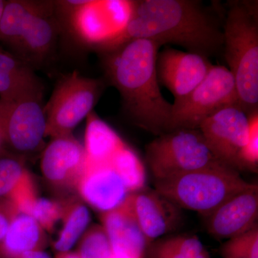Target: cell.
Here are the masks:
<instances>
[{"instance_id":"obj_1","label":"cell","mask_w":258,"mask_h":258,"mask_svg":"<svg viewBox=\"0 0 258 258\" xmlns=\"http://www.w3.org/2000/svg\"><path fill=\"white\" fill-rule=\"evenodd\" d=\"M225 10L209 8L200 0H142L131 3L125 28L98 47L100 52L134 39L159 46L172 44L210 57L223 52Z\"/></svg>"},{"instance_id":"obj_2","label":"cell","mask_w":258,"mask_h":258,"mask_svg":"<svg viewBox=\"0 0 258 258\" xmlns=\"http://www.w3.org/2000/svg\"><path fill=\"white\" fill-rule=\"evenodd\" d=\"M160 48L152 40L134 39L101 52L106 79L120 93L126 114L157 137L170 132L173 110L158 81L156 61Z\"/></svg>"},{"instance_id":"obj_3","label":"cell","mask_w":258,"mask_h":258,"mask_svg":"<svg viewBox=\"0 0 258 258\" xmlns=\"http://www.w3.org/2000/svg\"><path fill=\"white\" fill-rule=\"evenodd\" d=\"M223 23V54L235 79L241 108L248 116L258 112L257 2L231 1Z\"/></svg>"},{"instance_id":"obj_4","label":"cell","mask_w":258,"mask_h":258,"mask_svg":"<svg viewBox=\"0 0 258 258\" xmlns=\"http://www.w3.org/2000/svg\"><path fill=\"white\" fill-rule=\"evenodd\" d=\"M250 184L241 177L238 171L228 166L154 181V189L171 203L204 217Z\"/></svg>"},{"instance_id":"obj_5","label":"cell","mask_w":258,"mask_h":258,"mask_svg":"<svg viewBox=\"0 0 258 258\" xmlns=\"http://www.w3.org/2000/svg\"><path fill=\"white\" fill-rule=\"evenodd\" d=\"M145 158L154 181L227 166L212 153L199 129H174L158 136L146 147Z\"/></svg>"},{"instance_id":"obj_6","label":"cell","mask_w":258,"mask_h":258,"mask_svg":"<svg viewBox=\"0 0 258 258\" xmlns=\"http://www.w3.org/2000/svg\"><path fill=\"white\" fill-rule=\"evenodd\" d=\"M105 83L102 80L84 77L76 71L62 78L44 107L45 137L52 139L71 135L74 128L93 111Z\"/></svg>"},{"instance_id":"obj_7","label":"cell","mask_w":258,"mask_h":258,"mask_svg":"<svg viewBox=\"0 0 258 258\" xmlns=\"http://www.w3.org/2000/svg\"><path fill=\"white\" fill-rule=\"evenodd\" d=\"M240 105L233 76L223 66H213L184 100L173 105L170 131L198 129L202 122L225 107Z\"/></svg>"},{"instance_id":"obj_8","label":"cell","mask_w":258,"mask_h":258,"mask_svg":"<svg viewBox=\"0 0 258 258\" xmlns=\"http://www.w3.org/2000/svg\"><path fill=\"white\" fill-rule=\"evenodd\" d=\"M46 118L42 100L0 99V146L13 155L36 152L43 143Z\"/></svg>"},{"instance_id":"obj_9","label":"cell","mask_w":258,"mask_h":258,"mask_svg":"<svg viewBox=\"0 0 258 258\" xmlns=\"http://www.w3.org/2000/svg\"><path fill=\"white\" fill-rule=\"evenodd\" d=\"M198 129L217 159L239 171V156L249 134V118L240 105L222 108L202 122Z\"/></svg>"},{"instance_id":"obj_10","label":"cell","mask_w":258,"mask_h":258,"mask_svg":"<svg viewBox=\"0 0 258 258\" xmlns=\"http://www.w3.org/2000/svg\"><path fill=\"white\" fill-rule=\"evenodd\" d=\"M213 66L205 56L169 47L159 51L156 61L158 81L174 96L173 105L189 96Z\"/></svg>"},{"instance_id":"obj_11","label":"cell","mask_w":258,"mask_h":258,"mask_svg":"<svg viewBox=\"0 0 258 258\" xmlns=\"http://www.w3.org/2000/svg\"><path fill=\"white\" fill-rule=\"evenodd\" d=\"M125 201L149 244L171 235L183 222L182 210L155 189L145 186Z\"/></svg>"},{"instance_id":"obj_12","label":"cell","mask_w":258,"mask_h":258,"mask_svg":"<svg viewBox=\"0 0 258 258\" xmlns=\"http://www.w3.org/2000/svg\"><path fill=\"white\" fill-rule=\"evenodd\" d=\"M258 186L249 185L205 217L208 233L215 238H232L257 225Z\"/></svg>"},{"instance_id":"obj_13","label":"cell","mask_w":258,"mask_h":258,"mask_svg":"<svg viewBox=\"0 0 258 258\" xmlns=\"http://www.w3.org/2000/svg\"><path fill=\"white\" fill-rule=\"evenodd\" d=\"M76 189L85 203L101 213L118 208L129 195L109 162L85 160Z\"/></svg>"},{"instance_id":"obj_14","label":"cell","mask_w":258,"mask_h":258,"mask_svg":"<svg viewBox=\"0 0 258 258\" xmlns=\"http://www.w3.org/2000/svg\"><path fill=\"white\" fill-rule=\"evenodd\" d=\"M85 160L84 147L71 134L52 139L42 152L40 167L50 184L76 189Z\"/></svg>"},{"instance_id":"obj_15","label":"cell","mask_w":258,"mask_h":258,"mask_svg":"<svg viewBox=\"0 0 258 258\" xmlns=\"http://www.w3.org/2000/svg\"><path fill=\"white\" fill-rule=\"evenodd\" d=\"M101 221L111 243V258H146L149 242L125 201L102 212Z\"/></svg>"},{"instance_id":"obj_16","label":"cell","mask_w":258,"mask_h":258,"mask_svg":"<svg viewBox=\"0 0 258 258\" xmlns=\"http://www.w3.org/2000/svg\"><path fill=\"white\" fill-rule=\"evenodd\" d=\"M54 13L55 4L50 2L45 9L32 19L13 49L18 54L16 57L30 67L41 64L53 50L61 28Z\"/></svg>"},{"instance_id":"obj_17","label":"cell","mask_w":258,"mask_h":258,"mask_svg":"<svg viewBox=\"0 0 258 258\" xmlns=\"http://www.w3.org/2000/svg\"><path fill=\"white\" fill-rule=\"evenodd\" d=\"M43 86L32 67L0 50V99L5 101L42 100Z\"/></svg>"},{"instance_id":"obj_18","label":"cell","mask_w":258,"mask_h":258,"mask_svg":"<svg viewBox=\"0 0 258 258\" xmlns=\"http://www.w3.org/2000/svg\"><path fill=\"white\" fill-rule=\"evenodd\" d=\"M37 198L33 179L23 163L13 154L0 157V200H8L25 213Z\"/></svg>"},{"instance_id":"obj_19","label":"cell","mask_w":258,"mask_h":258,"mask_svg":"<svg viewBox=\"0 0 258 258\" xmlns=\"http://www.w3.org/2000/svg\"><path fill=\"white\" fill-rule=\"evenodd\" d=\"M47 244L46 232L35 219L18 213L11 222L0 245V257L18 258L25 252L44 250Z\"/></svg>"},{"instance_id":"obj_20","label":"cell","mask_w":258,"mask_h":258,"mask_svg":"<svg viewBox=\"0 0 258 258\" xmlns=\"http://www.w3.org/2000/svg\"><path fill=\"white\" fill-rule=\"evenodd\" d=\"M85 132L86 160L93 163H108L125 145L114 131L102 121L93 112L87 118Z\"/></svg>"},{"instance_id":"obj_21","label":"cell","mask_w":258,"mask_h":258,"mask_svg":"<svg viewBox=\"0 0 258 258\" xmlns=\"http://www.w3.org/2000/svg\"><path fill=\"white\" fill-rule=\"evenodd\" d=\"M50 3L49 1H6L0 22V41L13 50L32 19Z\"/></svg>"},{"instance_id":"obj_22","label":"cell","mask_w":258,"mask_h":258,"mask_svg":"<svg viewBox=\"0 0 258 258\" xmlns=\"http://www.w3.org/2000/svg\"><path fill=\"white\" fill-rule=\"evenodd\" d=\"M60 203L62 227L53 244L56 253L70 252L87 230L91 219L87 207L81 200L69 198Z\"/></svg>"},{"instance_id":"obj_23","label":"cell","mask_w":258,"mask_h":258,"mask_svg":"<svg viewBox=\"0 0 258 258\" xmlns=\"http://www.w3.org/2000/svg\"><path fill=\"white\" fill-rule=\"evenodd\" d=\"M146 258H211L199 237L169 235L149 244Z\"/></svg>"},{"instance_id":"obj_24","label":"cell","mask_w":258,"mask_h":258,"mask_svg":"<svg viewBox=\"0 0 258 258\" xmlns=\"http://www.w3.org/2000/svg\"><path fill=\"white\" fill-rule=\"evenodd\" d=\"M109 163L129 194L145 187L147 181L145 167L137 154L126 145L115 153Z\"/></svg>"},{"instance_id":"obj_25","label":"cell","mask_w":258,"mask_h":258,"mask_svg":"<svg viewBox=\"0 0 258 258\" xmlns=\"http://www.w3.org/2000/svg\"><path fill=\"white\" fill-rule=\"evenodd\" d=\"M76 253L79 258H111V243L103 226L95 224L85 231Z\"/></svg>"},{"instance_id":"obj_26","label":"cell","mask_w":258,"mask_h":258,"mask_svg":"<svg viewBox=\"0 0 258 258\" xmlns=\"http://www.w3.org/2000/svg\"><path fill=\"white\" fill-rule=\"evenodd\" d=\"M222 258H258V226L228 239L220 248Z\"/></svg>"},{"instance_id":"obj_27","label":"cell","mask_w":258,"mask_h":258,"mask_svg":"<svg viewBox=\"0 0 258 258\" xmlns=\"http://www.w3.org/2000/svg\"><path fill=\"white\" fill-rule=\"evenodd\" d=\"M25 214L35 219L45 232H52L62 216L60 203L47 199L37 198Z\"/></svg>"},{"instance_id":"obj_28","label":"cell","mask_w":258,"mask_h":258,"mask_svg":"<svg viewBox=\"0 0 258 258\" xmlns=\"http://www.w3.org/2000/svg\"><path fill=\"white\" fill-rule=\"evenodd\" d=\"M249 118V139L239 156L238 170L257 171L258 166V112L251 115Z\"/></svg>"},{"instance_id":"obj_29","label":"cell","mask_w":258,"mask_h":258,"mask_svg":"<svg viewBox=\"0 0 258 258\" xmlns=\"http://www.w3.org/2000/svg\"><path fill=\"white\" fill-rule=\"evenodd\" d=\"M20 212L8 200H0V245L8 227Z\"/></svg>"},{"instance_id":"obj_30","label":"cell","mask_w":258,"mask_h":258,"mask_svg":"<svg viewBox=\"0 0 258 258\" xmlns=\"http://www.w3.org/2000/svg\"><path fill=\"white\" fill-rule=\"evenodd\" d=\"M18 258H51L48 254L44 250L30 251L25 252L19 256Z\"/></svg>"},{"instance_id":"obj_31","label":"cell","mask_w":258,"mask_h":258,"mask_svg":"<svg viewBox=\"0 0 258 258\" xmlns=\"http://www.w3.org/2000/svg\"><path fill=\"white\" fill-rule=\"evenodd\" d=\"M55 258H79L76 252H70L56 253Z\"/></svg>"},{"instance_id":"obj_32","label":"cell","mask_w":258,"mask_h":258,"mask_svg":"<svg viewBox=\"0 0 258 258\" xmlns=\"http://www.w3.org/2000/svg\"><path fill=\"white\" fill-rule=\"evenodd\" d=\"M5 3H6V1L0 0V22H1L2 16H3V10H4Z\"/></svg>"},{"instance_id":"obj_33","label":"cell","mask_w":258,"mask_h":258,"mask_svg":"<svg viewBox=\"0 0 258 258\" xmlns=\"http://www.w3.org/2000/svg\"><path fill=\"white\" fill-rule=\"evenodd\" d=\"M0 258H4V257H0Z\"/></svg>"}]
</instances>
